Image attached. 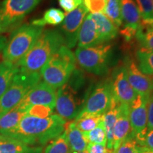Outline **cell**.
<instances>
[{
	"label": "cell",
	"instance_id": "83f0119b",
	"mask_svg": "<svg viewBox=\"0 0 153 153\" xmlns=\"http://www.w3.org/2000/svg\"><path fill=\"white\" fill-rule=\"evenodd\" d=\"M43 153H72L67 140L65 130L60 135L48 143Z\"/></svg>",
	"mask_w": 153,
	"mask_h": 153
},
{
	"label": "cell",
	"instance_id": "8fae6325",
	"mask_svg": "<svg viewBox=\"0 0 153 153\" xmlns=\"http://www.w3.org/2000/svg\"><path fill=\"white\" fill-rule=\"evenodd\" d=\"M56 89L43 81H40L28 91L19 106L27 111L35 105L47 106L54 109L56 104Z\"/></svg>",
	"mask_w": 153,
	"mask_h": 153
},
{
	"label": "cell",
	"instance_id": "4316f807",
	"mask_svg": "<svg viewBox=\"0 0 153 153\" xmlns=\"http://www.w3.org/2000/svg\"><path fill=\"white\" fill-rule=\"evenodd\" d=\"M140 15V25L144 26H153V0H135Z\"/></svg>",
	"mask_w": 153,
	"mask_h": 153
},
{
	"label": "cell",
	"instance_id": "e0dca14e",
	"mask_svg": "<svg viewBox=\"0 0 153 153\" xmlns=\"http://www.w3.org/2000/svg\"><path fill=\"white\" fill-rule=\"evenodd\" d=\"M77 42L79 48L94 47L103 44L101 42L94 22L88 15L80 28Z\"/></svg>",
	"mask_w": 153,
	"mask_h": 153
},
{
	"label": "cell",
	"instance_id": "8992f818",
	"mask_svg": "<svg viewBox=\"0 0 153 153\" xmlns=\"http://www.w3.org/2000/svg\"><path fill=\"white\" fill-rule=\"evenodd\" d=\"M111 53V45L103 43L90 48H78L74 56L79 66L87 72L96 75H104L108 71Z\"/></svg>",
	"mask_w": 153,
	"mask_h": 153
},
{
	"label": "cell",
	"instance_id": "ee69618b",
	"mask_svg": "<svg viewBox=\"0 0 153 153\" xmlns=\"http://www.w3.org/2000/svg\"><path fill=\"white\" fill-rule=\"evenodd\" d=\"M106 1H107V0H106Z\"/></svg>",
	"mask_w": 153,
	"mask_h": 153
},
{
	"label": "cell",
	"instance_id": "ba28073f",
	"mask_svg": "<svg viewBox=\"0 0 153 153\" xmlns=\"http://www.w3.org/2000/svg\"><path fill=\"white\" fill-rule=\"evenodd\" d=\"M113 99L114 94L111 79L101 82L87 96L78 116L104 115L110 108Z\"/></svg>",
	"mask_w": 153,
	"mask_h": 153
},
{
	"label": "cell",
	"instance_id": "603a6c76",
	"mask_svg": "<svg viewBox=\"0 0 153 153\" xmlns=\"http://www.w3.org/2000/svg\"><path fill=\"white\" fill-rule=\"evenodd\" d=\"M65 17V14L60 9L51 8L45 11L42 18L32 21L31 24L34 26H41V27H44L45 25L57 26L62 23Z\"/></svg>",
	"mask_w": 153,
	"mask_h": 153
},
{
	"label": "cell",
	"instance_id": "4dcf8cb0",
	"mask_svg": "<svg viewBox=\"0 0 153 153\" xmlns=\"http://www.w3.org/2000/svg\"><path fill=\"white\" fill-rule=\"evenodd\" d=\"M83 134L87 142L90 143H95V144L106 145V133L103 120H101L100 123L95 128L89 132H85Z\"/></svg>",
	"mask_w": 153,
	"mask_h": 153
},
{
	"label": "cell",
	"instance_id": "60d3db41",
	"mask_svg": "<svg viewBox=\"0 0 153 153\" xmlns=\"http://www.w3.org/2000/svg\"><path fill=\"white\" fill-rule=\"evenodd\" d=\"M72 153H88L87 151H85V152H72Z\"/></svg>",
	"mask_w": 153,
	"mask_h": 153
},
{
	"label": "cell",
	"instance_id": "d6986e66",
	"mask_svg": "<svg viewBox=\"0 0 153 153\" xmlns=\"http://www.w3.org/2000/svg\"><path fill=\"white\" fill-rule=\"evenodd\" d=\"M66 137L72 152H85L87 151L88 142L83 133L74 125V121L65 126Z\"/></svg>",
	"mask_w": 153,
	"mask_h": 153
},
{
	"label": "cell",
	"instance_id": "f546056e",
	"mask_svg": "<svg viewBox=\"0 0 153 153\" xmlns=\"http://www.w3.org/2000/svg\"><path fill=\"white\" fill-rule=\"evenodd\" d=\"M104 14L117 27L123 24L120 0H107Z\"/></svg>",
	"mask_w": 153,
	"mask_h": 153
},
{
	"label": "cell",
	"instance_id": "8d00e7d4",
	"mask_svg": "<svg viewBox=\"0 0 153 153\" xmlns=\"http://www.w3.org/2000/svg\"><path fill=\"white\" fill-rule=\"evenodd\" d=\"M140 146L146 147L153 150V130L147 131L144 136L137 140Z\"/></svg>",
	"mask_w": 153,
	"mask_h": 153
},
{
	"label": "cell",
	"instance_id": "5bb4252c",
	"mask_svg": "<svg viewBox=\"0 0 153 153\" xmlns=\"http://www.w3.org/2000/svg\"><path fill=\"white\" fill-rule=\"evenodd\" d=\"M123 20L120 34L126 41L130 42L135 37L140 25V15L134 0H120Z\"/></svg>",
	"mask_w": 153,
	"mask_h": 153
},
{
	"label": "cell",
	"instance_id": "7402d4cb",
	"mask_svg": "<svg viewBox=\"0 0 153 153\" xmlns=\"http://www.w3.org/2000/svg\"><path fill=\"white\" fill-rule=\"evenodd\" d=\"M18 72L19 68L16 64L7 61L0 62V97L7 91Z\"/></svg>",
	"mask_w": 153,
	"mask_h": 153
},
{
	"label": "cell",
	"instance_id": "52a82bcc",
	"mask_svg": "<svg viewBox=\"0 0 153 153\" xmlns=\"http://www.w3.org/2000/svg\"><path fill=\"white\" fill-rule=\"evenodd\" d=\"M41 0H3L0 3V28L3 33L17 28Z\"/></svg>",
	"mask_w": 153,
	"mask_h": 153
},
{
	"label": "cell",
	"instance_id": "7c38bea8",
	"mask_svg": "<svg viewBox=\"0 0 153 153\" xmlns=\"http://www.w3.org/2000/svg\"><path fill=\"white\" fill-rule=\"evenodd\" d=\"M87 13L88 10L82 3L76 9L65 15L60 28L68 48H73L77 43L80 28L87 16Z\"/></svg>",
	"mask_w": 153,
	"mask_h": 153
},
{
	"label": "cell",
	"instance_id": "277c9868",
	"mask_svg": "<svg viewBox=\"0 0 153 153\" xmlns=\"http://www.w3.org/2000/svg\"><path fill=\"white\" fill-rule=\"evenodd\" d=\"M43 27L25 24L13 30L2 51L4 61L16 64L33 45Z\"/></svg>",
	"mask_w": 153,
	"mask_h": 153
},
{
	"label": "cell",
	"instance_id": "d6a6232c",
	"mask_svg": "<svg viewBox=\"0 0 153 153\" xmlns=\"http://www.w3.org/2000/svg\"><path fill=\"white\" fill-rule=\"evenodd\" d=\"M53 110L54 109L47 106L35 105L28 108L26 115L38 118H47L53 114Z\"/></svg>",
	"mask_w": 153,
	"mask_h": 153
},
{
	"label": "cell",
	"instance_id": "3957f363",
	"mask_svg": "<svg viewBox=\"0 0 153 153\" xmlns=\"http://www.w3.org/2000/svg\"><path fill=\"white\" fill-rule=\"evenodd\" d=\"M76 58L70 48L63 45L41 70L43 82L54 89L66 84L74 71Z\"/></svg>",
	"mask_w": 153,
	"mask_h": 153
},
{
	"label": "cell",
	"instance_id": "7a4b0ae2",
	"mask_svg": "<svg viewBox=\"0 0 153 153\" xmlns=\"http://www.w3.org/2000/svg\"><path fill=\"white\" fill-rule=\"evenodd\" d=\"M63 45L64 36L54 29L43 30L27 53L16 63L19 72L36 73L41 71L49 59Z\"/></svg>",
	"mask_w": 153,
	"mask_h": 153
},
{
	"label": "cell",
	"instance_id": "ffe728a7",
	"mask_svg": "<svg viewBox=\"0 0 153 153\" xmlns=\"http://www.w3.org/2000/svg\"><path fill=\"white\" fill-rule=\"evenodd\" d=\"M120 103L115 100L114 97L113 99L111 106L110 108L103 115V121H104L105 130H106L107 142L106 148L110 150L114 151V128L116 123L118 112V106Z\"/></svg>",
	"mask_w": 153,
	"mask_h": 153
},
{
	"label": "cell",
	"instance_id": "ab89813d",
	"mask_svg": "<svg viewBox=\"0 0 153 153\" xmlns=\"http://www.w3.org/2000/svg\"><path fill=\"white\" fill-rule=\"evenodd\" d=\"M38 147H32V148H30L27 151L24 153H36L37 152Z\"/></svg>",
	"mask_w": 153,
	"mask_h": 153
},
{
	"label": "cell",
	"instance_id": "ac0fdd59",
	"mask_svg": "<svg viewBox=\"0 0 153 153\" xmlns=\"http://www.w3.org/2000/svg\"><path fill=\"white\" fill-rule=\"evenodd\" d=\"M94 22L101 43L110 41L117 36L118 27L103 13L88 15Z\"/></svg>",
	"mask_w": 153,
	"mask_h": 153
},
{
	"label": "cell",
	"instance_id": "9c48e42d",
	"mask_svg": "<svg viewBox=\"0 0 153 153\" xmlns=\"http://www.w3.org/2000/svg\"><path fill=\"white\" fill-rule=\"evenodd\" d=\"M82 107L83 104L79 100L75 89L71 85L67 82L58 88L55 104L57 115L66 120L75 119L81 111Z\"/></svg>",
	"mask_w": 153,
	"mask_h": 153
},
{
	"label": "cell",
	"instance_id": "f35d334b",
	"mask_svg": "<svg viewBox=\"0 0 153 153\" xmlns=\"http://www.w3.org/2000/svg\"><path fill=\"white\" fill-rule=\"evenodd\" d=\"M137 153H153V150L146 147L139 146Z\"/></svg>",
	"mask_w": 153,
	"mask_h": 153
},
{
	"label": "cell",
	"instance_id": "5b68a950",
	"mask_svg": "<svg viewBox=\"0 0 153 153\" xmlns=\"http://www.w3.org/2000/svg\"><path fill=\"white\" fill-rule=\"evenodd\" d=\"M41 74L19 72L10 86L0 97V118L20 104L28 91L41 81Z\"/></svg>",
	"mask_w": 153,
	"mask_h": 153
},
{
	"label": "cell",
	"instance_id": "6da1fadb",
	"mask_svg": "<svg viewBox=\"0 0 153 153\" xmlns=\"http://www.w3.org/2000/svg\"><path fill=\"white\" fill-rule=\"evenodd\" d=\"M66 120L57 114L47 118L26 115L14 128L1 135L16 139L27 145H44L65 130Z\"/></svg>",
	"mask_w": 153,
	"mask_h": 153
},
{
	"label": "cell",
	"instance_id": "836d02e7",
	"mask_svg": "<svg viewBox=\"0 0 153 153\" xmlns=\"http://www.w3.org/2000/svg\"><path fill=\"white\" fill-rule=\"evenodd\" d=\"M84 5L91 14H98L104 11L106 0H82Z\"/></svg>",
	"mask_w": 153,
	"mask_h": 153
},
{
	"label": "cell",
	"instance_id": "d4e9b609",
	"mask_svg": "<svg viewBox=\"0 0 153 153\" xmlns=\"http://www.w3.org/2000/svg\"><path fill=\"white\" fill-rule=\"evenodd\" d=\"M137 65L146 75L153 78V51L140 48L136 52Z\"/></svg>",
	"mask_w": 153,
	"mask_h": 153
},
{
	"label": "cell",
	"instance_id": "cb8c5ba5",
	"mask_svg": "<svg viewBox=\"0 0 153 153\" xmlns=\"http://www.w3.org/2000/svg\"><path fill=\"white\" fill-rule=\"evenodd\" d=\"M30 147L12 137L1 135L0 153H24Z\"/></svg>",
	"mask_w": 153,
	"mask_h": 153
},
{
	"label": "cell",
	"instance_id": "7bdbcfd3",
	"mask_svg": "<svg viewBox=\"0 0 153 153\" xmlns=\"http://www.w3.org/2000/svg\"><path fill=\"white\" fill-rule=\"evenodd\" d=\"M1 134H0V137H1Z\"/></svg>",
	"mask_w": 153,
	"mask_h": 153
},
{
	"label": "cell",
	"instance_id": "484cf974",
	"mask_svg": "<svg viewBox=\"0 0 153 153\" xmlns=\"http://www.w3.org/2000/svg\"><path fill=\"white\" fill-rule=\"evenodd\" d=\"M103 120V115H82L76 116L74 125L80 131L89 132L95 128Z\"/></svg>",
	"mask_w": 153,
	"mask_h": 153
},
{
	"label": "cell",
	"instance_id": "9a60e30c",
	"mask_svg": "<svg viewBox=\"0 0 153 153\" xmlns=\"http://www.w3.org/2000/svg\"><path fill=\"white\" fill-rule=\"evenodd\" d=\"M130 85L137 94L150 97L153 92V78L143 74L133 59H126L124 64Z\"/></svg>",
	"mask_w": 153,
	"mask_h": 153
},
{
	"label": "cell",
	"instance_id": "b9f144b4",
	"mask_svg": "<svg viewBox=\"0 0 153 153\" xmlns=\"http://www.w3.org/2000/svg\"><path fill=\"white\" fill-rule=\"evenodd\" d=\"M1 33H3L2 30H1V28H0V35H1Z\"/></svg>",
	"mask_w": 153,
	"mask_h": 153
},
{
	"label": "cell",
	"instance_id": "4fadbf2b",
	"mask_svg": "<svg viewBox=\"0 0 153 153\" xmlns=\"http://www.w3.org/2000/svg\"><path fill=\"white\" fill-rule=\"evenodd\" d=\"M111 82L114 97L117 102L130 105L137 98L138 94L130 85L124 64L114 70Z\"/></svg>",
	"mask_w": 153,
	"mask_h": 153
},
{
	"label": "cell",
	"instance_id": "74e56055",
	"mask_svg": "<svg viewBox=\"0 0 153 153\" xmlns=\"http://www.w3.org/2000/svg\"><path fill=\"white\" fill-rule=\"evenodd\" d=\"M153 130V92L148 103V131Z\"/></svg>",
	"mask_w": 153,
	"mask_h": 153
},
{
	"label": "cell",
	"instance_id": "1f68e13d",
	"mask_svg": "<svg viewBox=\"0 0 153 153\" xmlns=\"http://www.w3.org/2000/svg\"><path fill=\"white\" fill-rule=\"evenodd\" d=\"M140 145L132 134L124 140L115 153H137Z\"/></svg>",
	"mask_w": 153,
	"mask_h": 153
},
{
	"label": "cell",
	"instance_id": "2e32d148",
	"mask_svg": "<svg viewBox=\"0 0 153 153\" xmlns=\"http://www.w3.org/2000/svg\"><path fill=\"white\" fill-rule=\"evenodd\" d=\"M131 127L129 118V105L119 104L116 123L114 128V152L118 150L123 140L131 134Z\"/></svg>",
	"mask_w": 153,
	"mask_h": 153
},
{
	"label": "cell",
	"instance_id": "d590c367",
	"mask_svg": "<svg viewBox=\"0 0 153 153\" xmlns=\"http://www.w3.org/2000/svg\"><path fill=\"white\" fill-rule=\"evenodd\" d=\"M87 152L88 153H115L113 150H108L106 145L95 144L89 143L87 145Z\"/></svg>",
	"mask_w": 153,
	"mask_h": 153
},
{
	"label": "cell",
	"instance_id": "e575fe53",
	"mask_svg": "<svg viewBox=\"0 0 153 153\" xmlns=\"http://www.w3.org/2000/svg\"><path fill=\"white\" fill-rule=\"evenodd\" d=\"M61 8L67 13L71 12L83 3L82 0H58Z\"/></svg>",
	"mask_w": 153,
	"mask_h": 153
},
{
	"label": "cell",
	"instance_id": "30bf717a",
	"mask_svg": "<svg viewBox=\"0 0 153 153\" xmlns=\"http://www.w3.org/2000/svg\"><path fill=\"white\" fill-rule=\"evenodd\" d=\"M150 97L137 95L129 105V118L132 135L138 140L148 131V103Z\"/></svg>",
	"mask_w": 153,
	"mask_h": 153
},
{
	"label": "cell",
	"instance_id": "f1b7e54d",
	"mask_svg": "<svg viewBox=\"0 0 153 153\" xmlns=\"http://www.w3.org/2000/svg\"><path fill=\"white\" fill-rule=\"evenodd\" d=\"M135 38L141 48L153 51V26H144L140 25Z\"/></svg>",
	"mask_w": 153,
	"mask_h": 153
},
{
	"label": "cell",
	"instance_id": "44dd1931",
	"mask_svg": "<svg viewBox=\"0 0 153 153\" xmlns=\"http://www.w3.org/2000/svg\"><path fill=\"white\" fill-rule=\"evenodd\" d=\"M27 111L17 106L0 118V134L14 128L26 115Z\"/></svg>",
	"mask_w": 153,
	"mask_h": 153
}]
</instances>
